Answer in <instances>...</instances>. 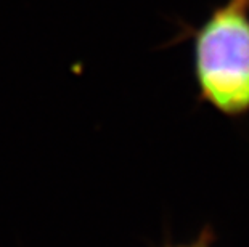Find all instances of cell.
Listing matches in <instances>:
<instances>
[{
    "label": "cell",
    "mask_w": 249,
    "mask_h": 247,
    "mask_svg": "<svg viewBox=\"0 0 249 247\" xmlns=\"http://www.w3.org/2000/svg\"><path fill=\"white\" fill-rule=\"evenodd\" d=\"M192 40L198 101L230 120L249 115V0H224L198 28L183 26Z\"/></svg>",
    "instance_id": "cell-1"
},
{
    "label": "cell",
    "mask_w": 249,
    "mask_h": 247,
    "mask_svg": "<svg viewBox=\"0 0 249 247\" xmlns=\"http://www.w3.org/2000/svg\"><path fill=\"white\" fill-rule=\"evenodd\" d=\"M217 236L214 233V230L211 225H206L198 233V236L193 241H188V243H171V241H166L164 244L160 247H214Z\"/></svg>",
    "instance_id": "cell-2"
}]
</instances>
